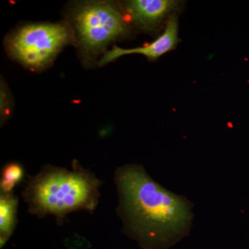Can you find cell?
Masks as SVG:
<instances>
[{
  "label": "cell",
  "instance_id": "6da1fadb",
  "mask_svg": "<svg viewBox=\"0 0 249 249\" xmlns=\"http://www.w3.org/2000/svg\"><path fill=\"white\" fill-rule=\"evenodd\" d=\"M117 212L124 230L147 249L169 245L188 231L192 213L184 198L155 182L140 165H125L114 173Z\"/></svg>",
  "mask_w": 249,
  "mask_h": 249
},
{
  "label": "cell",
  "instance_id": "7a4b0ae2",
  "mask_svg": "<svg viewBox=\"0 0 249 249\" xmlns=\"http://www.w3.org/2000/svg\"><path fill=\"white\" fill-rule=\"evenodd\" d=\"M102 181L73 160L72 170L47 165L30 177L22 193L29 212L39 218L54 215L62 224L67 214L93 213L100 199Z\"/></svg>",
  "mask_w": 249,
  "mask_h": 249
},
{
  "label": "cell",
  "instance_id": "3957f363",
  "mask_svg": "<svg viewBox=\"0 0 249 249\" xmlns=\"http://www.w3.org/2000/svg\"><path fill=\"white\" fill-rule=\"evenodd\" d=\"M71 18L80 48L90 56L101 53L128 32L124 14L110 1L81 3L73 10Z\"/></svg>",
  "mask_w": 249,
  "mask_h": 249
},
{
  "label": "cell",
  "instance_id": "277c9868",
  "mask_svg": "<svg viewBox=\"0 0 249 249\" xmlns=\"http://www.w3.org/2000/svg\"><path fill=\"white\" fill-rule=\"evenodd\" d=\"M73 40V31L64 22L29 24L7 41L11 56L34 70L47 67L64 47Z\"/></svg>",
  "mask_w": 249,
  "mask_h": 249
},
{
  "label": "cell",
  "instance_id": "5b68a950",
  "mask_svg": "<svg viewBox=\"0 0 249 249\" xmlns=\"http://www.w3.org/2000/svg\"><path fill=\"white\" fill-rule=\"evenodd\" d=\"M178 18L176 16H170L163 34L151 43L133 49H123L114 46L103 55L99 65L103 66L124 55L131 54H141L151 60L160 58L175 48L178 41Z\"/></svg>",
  "mask_w": 249,
  "mask_h": 249
},
{
  "label": "cell",
  "instance_id": "8992f818",
  "mask_svg": "<svg viewBox=\"0 0 249 249\" xmlns=\"http://www.w3.org/2000/svg\"><path fill=\"white\" fill-rule=\"evenodd\" d=\"M131 22L142 30L152 31L178 9V2L172 0H132L124 4Z\"/></svg>",
  "mask_w": 249,
  "mask_h": 249
},
{
  "label": "cell",
  "instance_id": "52a82bcc",
  "mask_svg": "<svg viewBox=\"0 0 249 249\" xmlns=\"http://www.w3.org/2000/svg\"><path fill=\"white\" fill-rule=\"evenodd\" d=\"M18 199L13 193H1L0 196V235L1 247L12 235L17 222Z\"/></svg>",
  "mask_w": 249,
  "mask_h": 249
},
{
  "label": "cell",
  "instance_id": "ba28073f",
  "mask_svg": "<svg viewBox=\"0 0 249 249\" xmlns=\"http://www.w3.org/2000/svg\"><path fill=\"white\" fill-rule=\"evenodd\" d=\"M24 175V169L19 163L14 162L5 165L1 172V191L4 193H12L16 185L22 181Z\"/></svg>",
  "mask_w": 249,
  "mask_h": 249
},
{
  "label": "cell",
  "instance_id": "9c48e42d",
  "mask_svg": "<svg viewBox=\"0 0 249 249\" xmlns=\"http://www.w3.org/2000/svg\"><path fill=\"white\" fill-rule=\"evenodd\" d=\"M13 100L9 88L4 80H1L0 87V115H1V124L7 120L11 109H12Z\"/></svg>",
  "mask_w": 249,
  "mask_h": 249
},
{
  "label": "cell",
  "instance_id": "30bf717a",
  "mask_svg": "<svg viewBox=\"0 0 249 249\" xmlns=\"http://www.w3.org/2000/svg\"><path fill=\"white\" fill-rule=\"evenodd\" d=\"M67 242L69 247H71L74 249H79L80 247L86 249L88 245H89L88 241L79 235H74L73 237H69Z\"/></svg>",
  "mask_w": 249,
  "mask_h": 249
}]
</instances>
